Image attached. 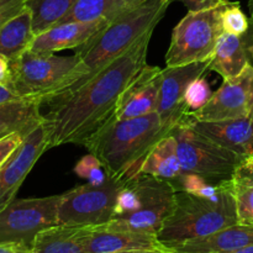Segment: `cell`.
Instances as JSON below:
<instances>
[{
    "label": "cell",
    "instance_id": "26",
    "mask_svg": "<svg viewBox=\"0 0 253 253\" xmlns=\"http://www.w3.org/2000/svg\"><path fill=\"white\" fill-rule=\"evenodd\" d=\"M77 0H25L32 15V29L39 35L59 24Z\"/></svg>",
    "mask_w": 253,
    "mask_h": 253
},
{
    "label": "cell",
    "instance_id": "3",
    "mask_svg": "<svg viewBox=\"0 0 253 253\" xmlns=\"http://www.w3.org/2000/svg\"><path fill=\"white\" fill-rule=\"evenodd\" d=\"M167 135L155 111L127 120L114 118L91 136L84 147L103 162L111 175L127 180L141 174L148 152Z\"/></svg>",
    "mask_w": 253,
    "mask_h": 253
},
{
    "label": "cell",
    "instance_id": "9",
    "mask_svg": "<svg viewBox=\"0 0 253 253\" xmlns=\"http://www.w3.org/2000/svg\"><path fill=\"white\" fill-rule=\"evenodd\" d=\"M61 195L14 199L0 211V244L31 249L40 232L58 226Z\"/></svg>",
    "mask_w": 253,
    "mask_h": 253
},
{
    "label": "cell",
    "instance_id": "8",
    "mask_svg": "<svg viewBox=\"0 0 253 253\" xmlns=\"http://www.w3.org/2000/svg\"><path fill=\"white\" fill-rule=\"evenodd\" d=\"M123 179L110 175L100 185H79L62 194L58 225L69 227H96L115 216L116 202Z\"/></svg>",
    "mask_w": 253,
    "mask_h": 253
},
{
    "label": "cell",
    "instance_id": "13",
    "mask_svg": "<svg viewBox=\"0 0 253 253\" xmlns=\"http://www.w3.org/2000/svg\"><path fill=\"white\" fill-rule=\"evenodd\" d=\"M47 150V133L42 123L25 137L4 165L0 166V211L15 199L25 178Z\"/></svg>",
    "mask_w": 253,
    "mask_h": 253
},
{
    "label": "cell",
    "instance_id": "12",
    "mask_svg": "<svg viewBox=\"0 0 253 253\" xmlns=\"http://www.w3.org/2000/svg\"><path fill=\"white\" fill-rule=\"evenodd\" d=\"M253 103V67L247 66L239 76L224 79L211 99L200 110L188 113L195 120L217 121L250 115Z\"/></svg>",
    "mask_w": 253,
    "mask_h": 253
},
{
    "label": "cell",
    "instance_id": "4",
    "mask_svg": "<svg viewBox=\"0 0 253 253\" xmlns=\"http://www.w3.org/2000/svg\"><path fill=\"white\" fill-rule=\"evenodd\" d=\"M236 224H239V217L232 183L227 180L215 199L188 192H175L174 208L166 219L157 239L167 250Z\"/></svg>",
    "mask_w": 253,
    "mask_h": 253
},
{
    "label": "cell",
    "instance_id": "17",
    "mask_svg": "<svg viewBox=\"0 0 253 253\" xmlns=\"http://www.w3.org/2000/svg\"><path fill=\"white\" fill-rule=\"evenodd\" d=\"M109 24V20L62 22L36 35L29 49L37 53H54L63 49H77Z\"/></svg>",
    "mask_w": 253,
    "mask_h": 253
},
{
    "label": "cell",
    "instance_id": "15",
    "mask_svg": "<svg viewBox=\"0 0 253 253\" xmlns=\"http://www.w3.org/2000/svg\"><path fill=\"white\" fill-rule=\"evenodd\" d=\"M81 241L86 253H123L133 250L165 249L155 235L105 226L81 227Z\"/></svg>",
    "mask_w": 253,
    "mask_h": 253
},
{
    "label": "cell",
    "instance_id": "19",
    "mask_svg": "<svg viewBox=\"0 0 253 253\" xmlns=\"http://www.w3.org/2000/svg\"><path fill=\"white\" fill-rule=\"evenodd\" d=\"M253 245V225L236 224L167 249L173 253H220Z\"/></svg>",
    "mask_w": 253,
    "mask_h": 253
},
{
    "label": "cell",
    "instance_id": "39",
    "mask_svg": "<svg viewBox=\"0 0 253 253\" xmlns=\"http://www.w3.org/2000/svg\"><path fill=\"white\" fill-rule=\"evenodd\" d=\"M250 118H251L252 119V120H253V103H252V106H251V111H250Z\"/></svg>",
    "mask_w": 253,
    "mask_h": 253
},
{
    "label": "cell",
    "instance_id": "7",
    "mask_svg": "<svg viewBox=\"0 0 253 253\" xmlns=\"http://www.w3.org/2000/svg\"><path fill=\"white\" fill-rule=\"evenodd\" d=\"M76 56H56L37 53L31 49L10 61V81L7 88L20 99H34L42 103L69 73L76 68Z\"/></svg>",
    "mask_w": 253,
    "mask_h": 253
},
{
    "label": "cell",
    "instance_id": "24",
    "mask_svg": "<svg viewBox=\"0 0 253 253\" xmlns=\"http://www.w3.org/2000/svg\"><path fill=\"white\" fill-rule=\"evenodd\" d=\"M140 1L142 0H77L59 24L71 21L86 22L100 19L111 21L114 17Z\"/></svg>",
    "mask_w": 253,
    "mask_h": 253
},
{
    "label": "cell",
    "instance_id": "38",
    "mask_svg": "<svg viewBox=\"0 0 253 253\" xmlns=\"http://www.w3.org/2000/svg\"><path fill=\"white\" fill-rule=\"evenodd\" d=\"M249 10L250 17H253V0H249Z\"/></svg>",
    "mask_w": 253,
    "mask_h": 253
},
{
    "label": "cell",
    "instance_id": "21",
    "mask_svg": "<svg viewBox=\"0 0 253 253\" xmlns=\"http://www.w3.org/2000/svg\"><path fill=\"white\" fill-rule=\"evenodd\" d=\"M141 173L169 183L175 182L183 174L174 136L168 133L153 146L145 158Z\"/></svg>",
    "mask_w": 253,
    "mask_h": 253
},
{
    "label": "cell",
    "instance_id": "37",
    "mask_svg": "<svg viewBox=\"0 0 253 253\" xmlns=\"http://www.w3.org/2000/svg\"><path fill=\"white\" fill-rule=\"evenodd\" d=\"M220 253H253V245H251V246L242 247V249H239V250H234V251L220 252Z\"/></svg>",
    "mask_w": 253,
    "mask_h": 253
},
{
    "label": "cell",
    "instance_id": "1",
    "mask_svg": "<svg viewBox=\"0 0 253 253\" xmlns=\"http://www.w3.org/2000/svg\"><path fill=\"white\" fill-rule=\"evenodd\" d=\"M152 34L141 37L76 93L49 106L43 115L48 150L66 143L84 146L115 118L124 90L146 64Z\"/></svg>",
    "mask_w": 253,
    "mask_h": 253
},
{
    "label": "cell",
    "instance_id": "29",
    "mask_svg": "<svg viewBox=\"0 0 253 253\" xmlns=\"http://www.w3.org/2000/svg\"><path fill=\"white\" fill-rule=\"evenodd\" d=\"M250 26V17L242 11L239 2L229 1L222 11V27L224 32L231 35L245 34Z\"/></svg>",
    "mask_w": 253,
    "mask_h": 253
},
{
    "label": "cell",
    "instance_id": "30",
    "mask_svg": "<svg viewBox=\"0 0 253 253\" xmlns=\"http://www.w3.org/2000/svg\"><path fill=\"white\" fill-rule=\"evenodd\" d=\"M25 9V0H0V29Z\"/></svg>",
    "mask_w": 253,
    "mask_h": 253
},
{
    "label": "cell",
    "instance_id": "33",
    "mask_svg": "<svg viewBox=\"0 0 253 253\" xmlns=\"http://www.w3.org/2000/svg\"><path fill=\"white\" fill-rule=\"evenodd\" d=\"M10 81V61L0 54V85L7 86Z\"/></svg>",
    "mask_w": 253,
    "mask_h": 253
},
{
    "label": "cell",
    "instance_id": "2",
    "mask_svg": "<svg viewBox=\"0 0 253 253\" xmlns=\"http://www.w3.org/2000/svg\"><path fill=\"white\" fill-rule=\"evenodd\" d=\"M169 0H142L114 17L86 43L76 49V68L42 100L49 106L64 100L85 85L106 66L125 53L147 32L153 31L169 6Z\"/></svg>",
    "mask_w": 253,
    "mask_h": 253
},
{
    "label": "cell",
    "instance_id": "16",
    "mask_svg": "<svg viewBox=\"0 0 253 253\" xmlns=\"http://www.w3.org/2000/svg\"><path fill=\"white\" fill-rule=\"evenodd\" d=\"M195 131L236 153L245 160L253 158V120L250 116L217 121L195 120L188 114Z\"/></svg>",
    "mask_w": 253,
    "mask_h": 253
},
{
    "label": "cell",
    "instance_id": "25",
    "mask_svg": "<svg viewBox=\"0 0 253 253\" xmlns=\"http://www.w3.org/2000/svg\"><path fill=\"white\" fill-rule=\"evenodd\" d=\"M231 183L239 224L253 225V158L236 168Z\"/></svg>",
    "mask_w": 253,
    "mask_h": 253
},
{
    "label": "cell",
    "instance_id": "35",
    "mask_svg": "<svg viewBox=\"0 0 253 253\" xmlns=\"http://www.w3.org/2000/svg\"><path fill=\"white\" fill-rule=\"evenodd\" d=\"M17 99L20 98L11 90V89H9L5 85H0V104L7 103V101L17 100Z\"/></svg>",
    "mask_w": 253,
    "mask_h": 253
},
{
    "label": "cell",
    "instance_id": "5",
    "mask_svg": "<svg viewBox=\"0 0 253 253\" xmlns=\"http://www.w3.org/2000/svg\"><path fill=\"white\" fill-rule=\"evenodd\" d=\"M229 0L210 9L189 11L173 29L166 66L177 67L211 58L224 34L222 11Z\"/></svg>",
    "mask_w": 253,
    "mask_h": 253
},
{
    "label": "cell",
    "instance_id": "18",
    "mask_svg": "<svg viewBox=\"0 0 253 253\" xmlns=\"http://www.w3.org/2000/svg\"><path fill=\"white\" fill-rule=\"evenodd\" d=\"M247 66L253 67V17H250L245 34L236 36L224 32L209 59V71L216 72L224 79L239 76Z\"/></svg>",
    "mask_w": 253,
    "mask_h": 253
},
{
    "label": "cell",
    "instance_id": "10",
    "mask_svg": "<svg viewBox=\"0 0 253 253\" xmlns=\"http://www.w3.org/2000/svg\"><path fill=\"white\" fill-rule=\"evenodd\" d=\"M137 189L140 204L136 211L115 216L110 222L101 226L114 230L142 232L157 236L166 219L174 208L175 189L169 182L147 174L131 178Z\"/></svg>",
    "mask_w": 253,
    "mask_h": 253
},
{
    "label": "cell",
    "instance_id": "40",
    "mask_svg": "<svg viewBox=\"0 0 253 253\" xmlns=\"http://www.w3.org/2000/svg\"><path fill=\"white\" fill-rule=\"evenodd\" d=\"M169 2H170V0H169Z\"/></svg>",
    "mask_w": 253,
    "mask_h": 253
},
{
    "label": "cell",
    "instance_id": "31",
    "mask_svg": "<svg viewBox=\"0 0 253 253\" xmlns=\"http://www.w3.org/2000/svg\"><path fill=\"white\" fill-rule=\"evenodd\" d=\"M24 140L25 136L20 132L10 133L0 138V166L4 165L5 161L17 150Z\"/></svg>",
    "mask_w": 253,
    "mask_h": 253
},
{
    "label": "cell",
    "instance_id": "11",
    "mask_svg": "<svg viewBox=\"0 0 253 253\" xmlns=\"http://www.w3.org/2000/svg\"><path fill=\"white\" fill-rule=\"evenodd\" d=\"M209 71V59L203 62L184 64L177 67H166L162 69L157 113L166 132L169 133L173 127L188 116L184 101L188 84L195 78L204 76Z\"/></svg>",
    "mask_w": 253,
    "mask_h": 253
},
{
    "label": "cell",
    "instance_id": "20",
    "mask_svg": "<svg viewBox=\"0 0 253 253\" xmlns=\"http://www.w3.org/2000/svg\"><path fill=\"white\" fill-rule=\"evenodd\" d=\"M41 103L34 99H17L0 104V138L14 132L26 137L43 123Z\"/></svg>",
    "mask_w": 253,
    "mask_h": 253
},
{
    "label": "cell",
    "instance_id": "34",
    "mask_svg": "<svg viewBox=\"0 0 253 253\" xmlns=\"http://www.w3.org/2000/svg\"><path fill=\"white\" fill-rule=\"evenodd\" d=\"M30 249L15 244H0V253H29Z\"/></svg>",
    "mask_w": 253,
    "mask_h": 253
},
{
    "label": "cell",
    "instance_id": "27",
    "mask_svg": "<svg viewBox=\"0 0 253 253\" xmlns=\"http://www.w3.org/2000/svg\"><path fill=\"white\" fill-rule=\"evenodd\" d=\"M74 173L82 179H85L88 184L91 185L103 184L111 175L106 170L103 162L90 152L77 162L76 167H74Z\"/></svg>",
    "mask_w": 253,
    "mask_h": 253
},
{
    "label": "cell",
    "instance_id": "28",
    "mask_svg": "<svg viewBox=\"0 0 253 253\" xmlns=\"http://www.w3.org/2000/svg\"><path fill=\"white\" fill-rule=\"evenodd\" d=\"M212 96V91L210 89L209 82L204 76L195 78L188 84L185 90L184 101L189 113L198 111L207 105Z\"/></svg>",
    "mask_w": 253,
    "mask_h": 253
},
{
    "label": "cell",
    "instance_id": "22",
    "mask_svg": "<svg viewBox=\"0 0 253 253\" xmlns=\"http://www.w3.org/2000/svg\"><path fill=\"white\" fill-rule=\"evenodd\" d=\"M35 36L32 15L26 7L0 29V54L9 61L17 58L30 48Z\"/></svg>",
    "mask_w": 253,
    "mask_h": 253
},
{
    "label": "cell",
    "instance_id": "23",
    "mask_svg": "<svg viewBox=\"0 0 253 253\" xmlns=\"http://www.w3.org/2000/svg\"><path fill=\"white\" fill-rule=\"evenodd\" d=\"M29 253H86L81 241V227L54 226L40 232Z\"/></svg>",
    "mask_w": 253,
    "mask_h": 253
},
{
    "label": "cell",
    "instance_id": "14",
    "mask_svg": "<svg viewBox=\"0 0 253 253\" xmlns=\"http://www.w3.org/2000/svg\"><path fill=\"white\" fill-rule=\"evenodd\" d=\"M161 82L162 69L145 64L124 90L115 118L127 120L157 111Z\"/></svg>",
    "mask_w": 253,
    "mask_h": 253
},
{
    "label": "cell",
    "instance_id": "32",
    "mask_svg": "<svg viewBox=\"0 0 253 253\" xmlns=\"http://www.w3.org/2000/svg\"><path fill=\"white\" fill-rule=\"evenodd\" d=\"M172 1H180L189 7V11H199V10L210 9V7L217 6L227 0H170Z\"/></svg>",
    "mask_w": 253,
    "mask_h": 253
},
{
    "label": "cell",
    "instance_id": "6",
    "mask_svg": "<svg viewBox=\"0 0 253 253\" xmlns=\"http://www.w3.org/2000/svg\"><path fill=\"white\" fill-rule=\"evenodd\" d=\"M169 133L177 140L183 173L200 175L209 182L219 184L231 180L236 168L246 161L195 131L188 116Z\"/></svg>",
    "mask_w": 253,
    "mask_h": 253
},
{
    "label": "cell",
    "instance_id": "36",
    "mask_svg": "<svg viewBox=\"0 0 253 253\" xmlns=\"http://www.w3.org/2000/svg\"><path fill=\"white\" fill-rule=\"evenodd\" d=\"M123 253H173L166 249H158V250H133V251L123 252Z\"/></svg>",
    "mask_w": 253,
    "mask_h": 253
}]
</instances>
